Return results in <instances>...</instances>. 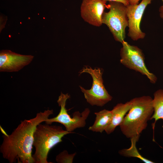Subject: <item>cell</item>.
Listing matches in <instances>:
<instances>
[{"label":"cell","mask_w":163,"mask_h":163,"mask_svg":"<svg viewBox=\"0 0 163 163\" xmlns=\"http://www.w3.org/2000/svg\"><path fill=\"white\" fill-rule=\"evenodd\" d=\"M53 113V110L49 109L38 113L34 117L21 121L11 134L4 133L0 147L3 158L10 163H34L32 152L34 131Z\"/></svg>","instance_id":"1"},{"label":"cell","mask_w":163,"mask_h":163,"mask_svg":"<svg viewBox=\"0 0 163 163\" xmlns=\"http://www.w3.org/2000/svg\"><path fill=\"white\" fill-rule=\"evenodd\" d=\"M131 100V107L120 126L122 133L130 139L146 129L154 112L153 99L150 96H143Z\"/></svg>","instance_id":"2"},{"label":"cell","mask_w":163,"mask_h":163,"mask_svg":"<svg viewBox=\"0 0 163 163\" xmlns=\"http://www.w3.org/2000/svg\"><path fill=\"white\" fill-rule=\"evenodd\" d=\"M72 133L60 126L46 123L39 124L34 134L33 146L35 151L32 157L35 163H50L47 161L48 153L54 146L62 141L66 135Z\"/></svg>","instance_id":"3"},{"label":"cell","mask_w":163,"mask_h":163,"mask_svg":"<svg viewBox=\"0 0 163 163\" xmlns=\"http://www.w3.org/2000/svg\"><path fill=\"white\" fill-rule=\"evenodd\" d=\"M109 2L107 8L109 10L104 12L102 23L108 27L115 40L122 43L126 37L125 29L128 26L126 6L119 2Z\"/></svg>","instance_id":"4"},{"label":"cell","mask_w":163,"mask_h":163,"mask_svg":"<svg viewBox=\"0 0 163 163\" xmlns=\"http://www.w3.org/2000/svg\"><path fill=\"white\" fill-rule=\"evenodd\" d=\"M103 72V69L101 68L93 69L88 66H85L79 72V75L88 73L92 78V86L90 89H86L79 86L87 102L92 106L102 107L112 99L104 85L102 77Z\"/></svg>","instance_id":"5"},{"label":"cell","mask_w":163,"mask_h":163,"mask_svg":"<svg viewBox=\"0 0 163 163\" xmlns=\"http://www.w3.org/2000/svg\"><path fill=\"white\" fill-rule=\"evenodd\" d=\"M70 97L68 94H64L61 92L57 101L60 107L59 113L54 117L48 118L45 122L49 124H51L53 122L59 123L65 127L66 131L73 133V131L76 129L85 126L86 120L89 114L90 110L88 108H86L81 113L78 111H75L72 117L68 113L66 108V101Z\"/></svg>","instance_id":"6"},{"label":"cell","mask_w":163,"mask_h":163,"mask_svg":"<svg viewBox=\"0 0 163 163\" xmlns=\"http://www.w3.org/2000/svg\"><path fill=\"white\" fill-rule=\"evenodd\" d=\"M122 44L120 62L127 68L145 75L152 83L155 84L157 78L147 69L142 50L137 46L131 45L125 41Z\"/></svg>","instance_id":"7"},{"label":"cell","mask_w":163,"mask_h":163,"mask_svg":"<svg viewBox=\"0 0 163 163\" xmlns=\"http://www.w3.org/2000/svg\"><path fill=\"white\" fill-rule=\"evenodd\" d=\"M153 0H142L139 4L126 6L127 14L128 20V36L132 40L136 41L143 39L145 33L140 29V24L142 18L147 6Z\"/></svg>","instance_id":"8"},{"label":"cell","mask_w":163,"mask_h":163,"mask_svg":"<svg viewBox=\"0 0 163 163\" xmlns=\"http://www.w3.org/2000/svg\"><path fill=\"white\" fill-rule=\"evenodd\" d=\"M104 0H83L80 7L81 16L86 22L99 27L103 24L102 16L107 5Z\"/></svg>","instance_id":"9"},{"label":"cell","mask_w":163,"mask_h":163,"mask_svg":"<svg viewBox=\"0 0 163 163\" xmlns=\"http://www.w3.org/2000/svg\"><path fill=\"white\" fill-rule=\"evenodd\" d=\"M34 56L31 55L20 54L9 50H2L0 52V71L18 72L29 65Z\"/></svg>","instance_id":"10"},{"label":"cell","mask_w":163,"mask_h":163,"mask_svg":"<svg viewBox=\"0 0 163 163\" xmlns=\"http://www.w3.org/2000/svg\"><path fill=\"white\" fill-rule=\"evenodd\" d=\"M132 105V101L124 104L118 103L111 110L112 117L111 121L105 131L107 134L113 133L118 126L122 122L126 113L128 112Z\"/></svg>","instance_id":"11"},{"label":"cell","mask_w":163,"mask_h":163,"mask_svg":"<svg viewBox=\"0 0 163 163\" xmlns=\"http://www.w3.org/2000/svg\"><path fill=\"white\" fill-rule=\"evenodd\" d=\"M94 114L96 115L95 121L88 129L94 132L102 133L105 130L111 121V110L104 109L95 113Z\"/></svg>","instance_id":"12"},{"label":"cell","mask_w":163,"mask_h":163,"mask_svg":"<svg viewBox=\"0 0 163 163\" xmlns=\"http://www.w3.org/2000/svg\"><path fill=\"white\" fill-rule=\"evenodd\" d=\"M140 135H138L130 138L131 145L128 149L120 150L118 153L122 156L126 157H134L138 158L145 163H154V162L145 158L141 155L137 148L136 143L139 140Z\"/></svg>","instance_id":"13"},{"label":"cell","mask_w":163,"mask_h":163,"mask_svg":"<svg viewBox=\"0 0 163 163\" xmlns=\"http://www.w3.org/2000/svg\"><path fill=\"white\" fill-rule=\"evenodd\" d=\"M154 112L150 120H155L153 126L154 128L156 122L159 120H163V89H159L154 94L153 99Z\"/></svg>","instance_id":"14"},{"label":"cell","mask_w":163,"mask_h":163,"mask_svg":"<svg viewBox=\"0 0 163 163\" xmlns=\"http://www.w3.org/2000/svg\"><path fill=\"white\" fill-rule=\"evenodd\" d=\"M75 154V153L69 154L67 151L65 150L57 155L56 160L59 163H71L72 162Z\"/></svg>","instance_id":"15"},{"label":"cell","mask_w":163,"mask_h":163,"mask_svg":"<svg viewBox=\"0 0 163 163\" xmlns=\"http://www.w3.org/2000/svg\"><path fill=\"white\" fill-rule=\"evenodd\" d=\"M106 1H113L119 2L123 4L126 6L130 4L129 0H104Z\"/></svg>","instance_id":"16"},{"label":"cell","mask_w":163,"mask_h":163,"mask_svg":"<svg viewBox=\"0 0 163 163\" xmlns=\"http://www.w3.org/2000/svg\"><path fill=\"white\" fill-rule=\"evenodd\" d=\"M129 4L132 5H135L139 4L140 0H129Z\"/></svg>","instance_id":"17"},{"label":"cell","mask_w":163,"mask_h":163,"mask_svg":"<svg viewBox=\"0 0 163 163\" xmlns=\"http://www.w3.org/2000/svg\"><path fill=\"white\" fill-rule=\"evenodd\" d=\"M159 15L161 18L163 20V10L159 9Z\"/></svg>","instance_id":"18"},{"label":"cell","mask_w":163,"mask_h":163,"mask_svg":"<svg viewBox=\"0 0 163 163\" xmlns=\"http://www.w3.org/2000/svg\"><path fill=\"white\" fill-rule=\"evenodd\" d=\"M162 0V1L163 3V0ZM159 9L163 10V5L160 7Z\"/></svg>","instance_id":"19"}]
</instances>
